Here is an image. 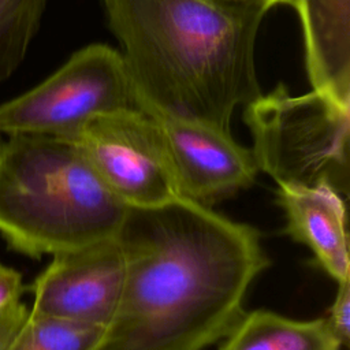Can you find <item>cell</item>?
<instances>
[{
	"label": "cell",
	"instance_id": "cell-8",
	"mask_svg": "<svg viewBox=\"0 0 350 350\" xmlns=\"http://www.w3.org/2000/svg\"><path fill=\"white\" fill-rule=\"evenodd\" d=\"M154 118L182 197L212 208L253 185L258 172L253 152L239 145L231 131L200 122Z\"/></svg>",
	"mask_w": 350,
	"mask_h": 350
},
{
	"label": "cell",
	"instance_id": "cell-7",
	"mask_svg": "<svg viewBox=\"0 0 350 350\" xmlns=\"http://www.w3.org/2000/svg\"><path fill=\"white\" fill-rule=\"evenodd\" d=\"M124 275L116 237L53 254L29 287L31 310L107 328L119 308Z\"/></svg>",
	"mask_w": 350,
	"mask_h": 350
},
{
	"label": "cell",
	"instance_id": "cell-12",
	"mask_svg": "<svg viewBox=\"0 0 350 350\" xmlns=\"http://www.w3.org/2000/svg\"><path fill=\"white\" fill-rule=\"evenodd\" d=\"M105 328L29 310L5 350H97Z\"/></svg>",
	"mask_w": 350,
	"mask_h": 350
},
{
	"label": "cell",
	"instance_id": "cell-3",
	"mask_svg": "<svg viewBox=\"0 0 350 350\" xmlns=\"http://www.w3.org/2000/svg\"><path fill=\"white\" fill-rule=\"evenodd\" d=\"M127 206L101 182L75 139L15 134L0 153V235L41 258L116 237Z\"/></svg>",
	"mask_w": 350,
	"mask_h": 350
},
{
	"label": "cell",
	"instance_id": "cell-4",
	"mask_svg": "<svg viewBox=\"0 0 350 350\" xmlns=\"http://www.w3.org/2000/svg\"><path fill=\"white\" fill-rule=\"evenodd\" d=\"M258 171L278 186H327L349 194L350 107L310 90L294 96L279 83L245 105Z\"/></svg>",
	"mask_w": 350,
	"mask_h": 350
},
{
	"label": "cell",
	"instance_id": "cell-17",
	"mask_svg": "<svg viewBox=\"0 0 350 350\" xmlns=\"http://www.w3.org/2000/svg\"><path fill=\"white\" fill-rule=\"evenodd\" d=\"M264 1H267L271 7H276V5H279V4H286V5H288V3H290V0H264Z\"/></svg>",
	"mask_w": 350,
	"mask_h": 350
},
{
	"label": "cell",
	"instance_id": "cell-14",
	"mask_svg": "<svg viewBox=\"0 0 350 350\" xmlns=\"http://www.w3.org/2000/svg\"><path fill=\"white\" fill-rule=\"evenodd\" d=\"M325 319L342 347H347L350 340V279L338 282V290Z\"/></svg>",
	"mask_w": 350,
	"mask_h": 350
},
{
	"label": "cell",
	"instance_id": "cell-13",
	"mask_svg": "<svg viewBox=\"0 0 350 350\" xmlns=\"http://www.w3.org/2000/svg\"><path fill=\"white\" fill-rule=\"evenodd\" d=\"M48 0H0V82L23 62Z\"/></svg>",
	"mask_w": 350,
	"mask_h": 350
},
{
	"label": "cell",
	"instance_id": "cell-16",
	"mask_svg": "<svg viewBox=\"0 0 350 350\" xmlns=\"http://www.w3.org/2000/svg\"><path fill=\"white\" fill-rule=\"evenodd\" d=\"M26 290L21 272L0 262V310L19 302Z\"/></svg>",
	"mask_w": 350,
	"mask_h": 350
},
{
	"label": "cell",
	"instance_id": "cell-9",
	"mask_svg": "<svg viewBox=\"0 0 350 350\" xmlns=\"http://www.w3.org/2000/svg\"><path fill=\"white\" fill-rule=\"evenodd\" d=\"M286 234L308 246L317 264L336 282L350 279L346 198L327 186H278Z\"/></svg>",
	"mask_w": 350,
	"mask_h": 350
},
{
	"label": "cell",
	"instance_id": "cell-15",
	"mask_svg": "<svg viewBox=\"0 0 350 350\" xmlns=\"http://www.w3.org/2000/svg\"><path fill=\"white\" fill-rule=\"evenodd\" d=\"M29 314L27 306L19 301L0 310V350H5Z\"/></svg>",
	"mask_w": 350,
	"mask_h": 350
},
{
	"label": "cell",
	"instance_id": "cell-18",
	"mask_svg": "<svg viewBox=\"0 0 350 350\" xmlns=\"http://www.w3.org/2000/svg\"><path fill=\"white\" fill-rule=\"evenodd\" d=\"M1 146H3V141H1V138H0V153H1Z\"/></svg>",
	"mask_w": 350,
	"mask_h": 350
},
{
	"label": "cell",
	"instance_id": "cell-10",
	"mask_svg": "<svg viewBox=\"0 0 350 350\" xmlns=\"http://www.w3.org/2000/svg\"><path fill=\"white\" fill-rule=\"evenodd\" d=\"M312 90L350 107V0H290Z\"/></svg>",
	"mask_w": 350,
	"mask_h": 350
},
{
	"label": "cell",
	"instance_id": "cell-6",
	"mask_svg": "<svg viewBox=\"0 0 350 350\" xmlns=\"http://www.w3.org/2000/svg\"><path fill=\"white\" fill-rule=\"evenodd\" d=\"M101 182L127 208L180 196L159 120L141 108L96 116L74 138Z\"/></svg>",
	"mask_w": 350,
	"mask_h": 350
},
{
	"label": "cell",
	"instance_id": "cell-1",
	"mask_svg": "<svg viewBox=\"0 0 350 350\" xmlns=\"http://www.w3.org/2000/svg\"><path fill=\"white\" fill-rule=\"evenodd\" d=\"M116 239L123 294L97 350H204L238 323L268 265L254 227L186 197L127 208Z\"/></svg>",
	"mask_w": 350,
	"mask_h": 350
},
{
	"label": "cell",
	"instance_id": "cell-11",
	"mask_svg": "<svg viewBox=\"0 0 350 350\" xmlns=\"http://www.w3.org/2000/svg\"><path fill=\"white\" fill-rule=\"evenodd\" d=\"M219 350H340L327 319L294 320L271 310L245 312Z\"/></svg>",
	"mask_w": 350,
	"mask_h": 350
},
{
	"label": "cell",
	"instance_id": "cell-5",
	"mask_svg": "<svg viewBox=\"0 0 350 350\" xmlns=\"http://www.w3.org/2000/svg\"><path fill=\"white\" fill-rule=\"evenodd\" d=\"M141 108L120 52L90 44L31 90L0 105V134L74 139L98 115Z\"/></svg>",
	"mask_w": 350,
	"mask_h": 350
},
{
	"label": "cell",
	"instance_id": "cell-2",
	"mask_svg": "<svg viewBox=\"0 0 350 350\" xmlns=\"http://www.w3.org/2000/svg\"><path fill=\"white\" fill-rule=\"evenodd\" d=\"M141 109L231 131L262 92L256 40L264 0H103Z\"/></svg>",
	"mask_w": 350,
	"mask_h": 350
}]
</instances>
